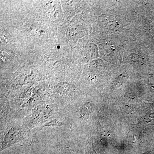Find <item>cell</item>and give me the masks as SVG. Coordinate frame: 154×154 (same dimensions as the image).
<instances>
[{
	"label": "cell",
	"mask_w": 154,
	"mask_h": 154,
	"mask_svg": "<svg viewBox=\"0 0 154 154\" xmlns=\"http://www.w3.org/2000/svg\"><path fill=\"white\" fill-rule=\"evenodd\" d=\"M22 139V133L20 128L17 127L11 128L4 136L1 151L11 146L17 144Z\"/></svg>",
	"instance_id": "1"
},
{
	"label": "cell",
	"mask_w": 154,
	"mask_h": 154,
	"mask_svg": "<svg viewBox=\"0 0 154 154\" xmlns=\"http://www.w3.org/2000/svg\"><path fill=\"white\" fill-rule=\"evenodd\" d=\"M63 125L62 122L59 121L58 119H53V120H51V121L45 123L41 127L40 129L38 130L37 132L40 131L42 129H43L44 128L46 127H61L63 126Z\"/></svg>",
	"instance_id": "2"
}]
</instances>
